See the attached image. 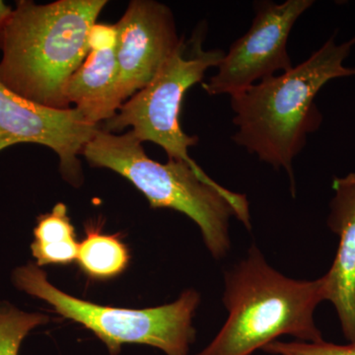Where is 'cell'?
I'll return each instance as SVG.
<instances>
[{
	"label": "cell",
	"instance_id": "ba28073f",
	"mask_svg": "<svg viewBox=\"0 0 355 355\" xmlns=\"http://www.w3.org/2000/svg\"><path fill=\"white\" fill-rule=\"evenodd\" d=\"M98 130L76 108H49L21 97L0 83V151L19 144L49 147L58 154L65 179L78 184V156Z\"/></svg>",
	"mask_w": 355,
	"mask_h": 355
},
{
	"label": "cell",
	"instance_id": "277c9868",
	"mask_svg": "<svg viewBox=\"0 0 355 355\" xmlns=\"http://www.w3.org/2000/svg\"><path fill=\"white\" fill-rule=\"evenodd\" d=\"M324 300L323 277L288 279L268 265L253 245L247 258L226 272L225 324L209 347L196 355H250L284 335L300 342H322L314 312Z\"/></svg>",
	"mask_w": 355,
	"mask_h": 355
},
{
	"label": "cell",
	"instance_id": "8992f818",
	"mask_svg": "<svg viewBox=\"0 0 355 355\" xmlns=\"http://www.w3.org/2000/svg\"><path fill=\"white\" fill-rule=\"evenodd\" d=\"M205 32L207 26L203 24L189 41L182 37L176 51L157 76L123 103L113 118L105 121L103 130L116 133L130 128L140 142L162 147L169 160L197 166L189 155V148L198 144V137L187 135L181 127L182 103L187 91L202 83L205 72L218 67L225 55L219 49H203Z\"/></svg>",
	"mask_w": 355,
	"mask_h": 355
},
{
	"label": "cell",
	"instance_id": "8fae6325",
	"mask_svg": "<svg viewBox=\"0 0 355 355\" xmlns=\"http://www.w3.org/2000/svg\"><path fill=\"white\" fill-rule=\"evenodd\" d=\"M64 96L69 107L73 105L92 125L113 118L123 104L116 44L90 48L83 64L69 79Z\"/></svg>",
	"mask_w": 355,
	"mask_h": 355
},
{
	"label": "cell",
	"instance_id": "3957f363",
	"mask_svg": "<svg viewBox=\"0 0 355 355\" xmlns=\"http://www.w3.org/2000/svg\"><path fill=\"white\" fill-rule=\"evenodd\" d=\"M83 155L93 167L106 168L128 180L153 209L176 210L198 224L214 258L230 251L229 220L236 217L251 230L249 202L242 193L217 184L200 166L149 158L132 132L116 135L99 130L84 146Z\"/></svg>",
	"mask_w": 355,
	"mask_h": 355
},
{
	"label": "cell",
	"instance_id": "9c48e42d",
	"mask_svg": "<svg viewBox=\"0 0 355 355\" xmlns=\"http://www.w3.org/2000/svg\"><path fill=\"white\" fill-rule=\"evenodd\" d=\"M116 55L123 103L157 76L181 43L171 9L132 0L116 24Z\"/></svg>",
	"mask_w": 355,
	"mask_h": 355
},
{
	"label": "cell",
	"instance_id": "7c38bea8",
	"mask_svg": "<svg viewBox=\"0 0 355 355\" xmlns=\"http://www.w3.org/2000/svg\"><path fill=\"white\" fill-rule=\"evenodd\" d=\"M78 246L64 203L58 202L51 212L38 217L31 244L37 266L69 265L77 259Z\"/></svg>",
	"mask_w": 355,
	"mask_h": 355
},
{
	"label": "cell",
	"instance_id": "2e32d148",
	"mask_svg": "<svg viewBox=\"0 0 355 355\" xmlns=\"http://www.w3.org/2000/svg\"><path fill=\"white\" fill-rule=\"evenodd\" d=\"M13 9L10 6H7L3 1L0 0V33L6 26L7 21L10 18Z\"/></svg>",
	"mask_w": 355,
	"mask_h": 355
},
{
	"label": "cell",
	"instance_id": "7a4b0ae2",
	"mask_svg": "<svg viewBox=\"0 0 355 355\" xmlns=\"http://www.w3.org/2000/svg\"><path fill=\"white\" fill-rule=\"evenodd\" d=\"M107 0L16 3L0 33V83L37 104L71 108L64 91L83 64L89 35Z\"/></svg>",
	"mask_w": 355,
	"mask_h": 355
},
{
	"label": "cell",
	"instance_id": "5b68a950",
	"mask_svg": "<svg viewBox=\"0 0 355 355\" xmlns=\"http://www.w3.org/2000/svg\"><path fill=\"white\" fill-rule=\"evenodd\" d=\"M12 282L16 288L46 301L58 314L93 331L112 355L120 354L125 343L150 345L167 355H188L195 340L191 323L200 297L193 289L183 292L171 304L135 310L98 305L69 295L53 286L35 263L16 268Z\"/></svg>",
	"mask_w": 355,
	"mask_h": 355
},
{
	"label": "cell",
	"instance_id": "4fadbf2b",
	"mask_svg": "<svg viewBox=\"0 0 355 355\" xmlns=\"http://www.w3.org/2000/svg\"><path fill=\"white\" fill-rule=\"evenodd\" d=\"M85 232L76 259L84 273L93 279L107 280L125 272L130 253L120 236L104 234L95 225H88Z\"/></svg>",
	"mask_w": 355,
	"mask_h": 355
},
{
	"label": "cell",
	"instance_id": "52a82bcc",
	"mask_svg": "<svg viewBox=\"0 0 355 355\" xmlns=\"http://www.w3.org/2000/svg\"><path fill=\"white\" fill-rule=\"evenodd\" d=\"M313 4L312 0L258 2L251 27L231 44L216 76L202 84L205 92L233 96L275 76V72L291 70L293 65L287 53L289 35L298 18Z\"/></svg>",
	"mask_w": 355,
	"mask_h": 355
},
{
	"label": "cell",
	"instance_id": "5bb4252c",
	"mask_svg": "<svg viewBox=\"0 0 355 355\" xmlns=\"http://www.w3.org/2000/svg\"><path fill=\"white\" fill-rule=\"evenodd\" d=\"M48 322L49 317L41 313L25 312L6 301L0 302V355H18L30 331Z\"/></svg>",
	"mask_w": 355,
	"mask_h": 355
},
{
	"label": "cell",
	"instance_id": "6da1fadb",
	"mask_svg": "<svg viewBox=\"0 0 355 355\" xmlns=\"http://www.w3.org/2000/svg\"><path fill=\"white\" fill-rule=\"evenodd\" d=\"M354 46L355 36L340 44L331 37L302 64L231 96L238 128L233 141L275 170H286L293 196L294 158L323 121L316 96L331 80L355 76V67L345 64Z\"/></svg>",
	"mask_w": 355,
	"mask_h": 355
},
{
	"label": "cell",
	"instance_id": "9a60e30c",
	"mask_svg": "<svg viewBox=\"0 0 355 355\" xmlns=\"http://www.w3.org/2000/svg\"><path fill=\"white\" fill-rule=\"evenodd\" d=\"M263 352L273 355H355V343L340 345L327 343L275 342L266 345Z\"/></svg>",
	"mask_w": 355,
	"mask_h": 355
},
{
	"label": "cell",
	"instance_id": "30bf717a",
	"mask_svg": "<svg viewBox=\"0 0 355 355\" xmlns=\"http://www.w3.org/2000/svg\"><path fill=\"white\" fill-rule=\"evenodd\" d=\"M329 228L338 236V251L323 275L326 300L335 306L345 338L355 343V171L333 180Z\"/></svg>",
	"mask_w": 355,
	"mask_h": 355
}]
</instances>
